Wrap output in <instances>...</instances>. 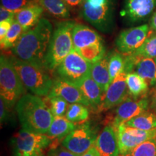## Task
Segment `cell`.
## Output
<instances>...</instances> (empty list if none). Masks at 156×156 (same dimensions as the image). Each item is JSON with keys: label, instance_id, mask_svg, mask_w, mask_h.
Returning <instances> with one entry per match:
<instances>
[{"label": "cell", "instance_id": "25", "mask_svg": "<svg viewBox=\"0 0 156 156\" xmlns=\"http://www.w3.org/2000/svg\"><path fill=\"white\" fill-rule=\"evenodd\" d=\"M124 124L145 131L155 130L156 129V115L151 111H146Z\"/></svg>", "mask_w": 156, "mask_h": 156}, {"label": "cell", "instance_id": "23", "mask_svg": "<svg viewBox=\"0 0 156 156\" xmlns=\"http://www.w3.org/2000/svg\"><path fill=\"white\" fill-rule=\"evenodd\" d=\"M134 70L151 86L156 85V62L151 58H142L137 62Z\"/></svg>", "mask_w": 156, "mask_h": 156}, {"label": "cell", "instance_id": "32", "mask_svg": "<svg viewBox=\"0 0 156 156\" xmlns=\"http://www.w3.org/2000/svg\"><path fill=\"white\" fill-rule=\"evenodd\" d=\"M134 54L141 58H156V34L151 35Z\"/></svg>", "mask_w": 156, "mask_h": 156}, {"label": "cell", "instance_id": "42", "mask_svg": "<svg viewBox=\"0 0 156 156\" xmlns=\"http://www.w3.org/2000/svg\"><path fill=\"white\" fill-rule=\"evenodd\" d=\"M34 156H46V155H45L43 153V152H42V153H40L36 154V155H35Z\"/></svg>", "mask_w": 156, "mask_h": 156}, {"label": "cell", "instance_id": "24", "mask_svg": "<svg viewBox=\"0 0 156 156\" xmlns=\"http://www.w3.org/2000/svg\"><path fill=\"white\" fill-rule=\"evenodd\" d=\"M129 94L134 98H138L147 95L148 83L136 73H130L126 75Z\"/></svg>", "mask_w": 156, "mask_h": 156}, {"label": "cell", "instance_id": "22", "mask_svg": "<svg viewBox=\"0 0 156 156\" xmlns=\"http://www.w3.org/2000/svg\"><path fill=\"white\" fill-rule=\"evenodd\" d=\"M45 11L58 19H67L70 17V7L63 0H36Z\"/></svg>", "mask_w": 156, "mask_h": 156}, {"label": "cell", "instance_id": "33", "mask_svg": "<svg viewBox=\"0 0 156 156\" xmlns=\"http://www.w3.org/2000/svg\"><path fill=\"white\" fill-rule=\"evenodd\" d=\"M33 0H1V6L15 13L28 5Z\"/></svg>", "mask_w": 156, "mask_h": 156}, {"label": "cell", "instance_id": "14", "mask_svg": "<svg viewBox=\"0 0 156 156\" xmlns=\"http://www.w3.org/2000/svg\"><path fill=\"white\" fill-rule=\"evenodd\" d=\"M126 75L127 73L122 72L111 83L104 95L101 109L108 110L119 106L129 97Z\"/></svg>", "mask_w": 156, "mask_h": 156}, {"label": "cell", "instance_id": "43", "mask_svg": "<svg viewBox=\"0 0 156 156\" xmlns=\"http://www.w3.org/2000/svg\"><path fill=\"white\" fill-rule=\"evenodd\" d=\"M155 142H156V136H155Z\"/></svg>", "mask_w": 156, "mask_h": 156}, {"label": "cell", "instance_id": "18", "mask_svg": "<svg viewBox=\"0 0 156 156\" xmlns=\"http://www.w3.org/2000/svg\"><path fill=\"white\" fill-rule=\"evenodd\" d=\"M44 9L41 5L33 0L26 7L16 13L15 20L23 27L24 31L34 28L41 19V15Z\"/></svg>", "mask_w": 156, "mask_h": 156}, {"label": "cell", "instance_id": "44", "mask_svg": "<svg viewBox=\"0 0 156 156\" xmlns=\"http://www.w3.org/2000/svg\"><path fill=\"white\" fill-rule=\"evenodd\" d=\"M155 62H156V58H155Z\"/></svg>", "mask_w": 156, "mask_h": 156}, {"label": "cell", "instance_id": "16", "mask_svg": "<svg viewBox=\"0 0 156 156\" xmlns=\"http://www.w3.org/2000/svg\"><path fill=\"white\" fill-rule=\"evenodd\" d=\"M95 146L101 156H119L120 155L118 140L112 125H107L98 136Z\"/></svg>", "mask_w": 156, "mask_h": 156}, {"label": "cell", "instance_id": "21", "mask_svg": "<svg viewBox=\"0 0 156 156\" xmlns=\"http://www.w3.org/2000/svg\"><path fill=\"white\" fill-rule=\"evenodd\" d=\"M75 127V124L70 122L66 116H54L51 125L46 134L51 140H64Z\"/></svg>", "mask_w": 156, "mask_h": 156}, {"label": "cell", "instance_id": "17", "mask_svg": "<svg viewBox=\"0 0 156 156\" xmlns=\"http://www.w3.org/2000/svg\"><path fill=\"white\" fill-rule=\"evenodd\" d=\"M74 49L79 50L93 45L101 44L103 41L96 31L82 24H76L73 30Z\"/></svg>", "mask_w": 156, "mask_h": 156}, {"label": "cell", "instance_id": "41", "mask_svg": "<svg viewBox=\"0 0 156 156\" xmlns=\"http://www.w3.org/2000/svg\"><path fill=\"white\" fill-rule=\"evenodd\" d=\"M150 26H151V28L152 30L156 31V11L152 15Z\"/></svg>", "mask_w": 156, "mask_h": 156}, {"label": "cell", "instance_id": "29", "mask_svg": "<svg viewBox=\"0 0 156 156\" xmlns=\"http://www.w3.org/2000/svg\"><path fill=\"white\" fill-rule=\"evenodd\" d=\"M44 101L54 116H63L69 106V103L59 97L46 96Z\"/></svg>", "mask_w": 156, "mask_h": 156}, {"label": "cell", "instance_id": "31", "mask_svg": "<svg viewBox=\"0 0 156 156\" xmlns=\"http://www.w3.org/2000/svg\"><path fill=\"white\" fill-rule=\"evenodd\" d=\"M124 61H125L124 55H123L120 52L114 53L111 55L108 63V70L112 83L117 76L124 71Z\"/></svg>", "mask_w": 156, "mask_h": 156}, {"label": "cell", "instance_id": "2", "mask_svg": "<svg viewBox=\"0 0 156 156\" xmlns=\"http://www.w3.org/2000/svg\"><path fill=\"white\" fill-rule=\"evenodd\" d=\"M15 109L23 129L36 133H47L54 116L44 99L27 93L17 101Z\"/></svg>", "mask_w": 156, "mask_h": 156}, {"label": "cell", "instance_id": "5", "mask_svg": "<svg viewBox=\"0 0 156 156\" xmlns=\"http://www.w3.org/2000/svg\"><path fill=\"white\" fill-rule=\"evenodd\" d=\"M0 94L9 108L16 104L25 93L19 74L9 56L1 54L0 57Z\"/></svg>", "mask_w": 156, "mask_h": 156}, {"label": "cell", "instance_id": "6", "mask_svg": "<svg viewBox=\"0 0 156 156\" xmlns=\"http://www.w3.org/2000/svg\"><path fill=\"white\" fill-rule=\"evenodd\" d=\"M81 17L102 32H108L113 26V0H83Z\"/></svg>", "mask_w": 156, "mask_h": 156}, {"label": "cell", "instance_id": "26", "mask_svg": "<svg viewBox=\"0 0 156 156\" xmlns=\"http://www.w3.org/2000/svg\"><path fill=\"white\" fill-rule=\"evenodd\" d=\"M24 32L25 31L23 30V27L16 20H15L7 36H5L3 41L0 43L2 49H8L9 48H12Z\"/></svg>", "mask_w": 156, "mask_h": 156}, {"label": "cell", "instance_id": "11", "mask_svg": "<svg viewBox=\"0 0 156 156\" xmlns=\"http://www.w3.org/2000/svg\"><path fill=\"white\" fill-rule=\"evenodd\" d=\"M150 28L145 24L122 31L116 40L117 49L124 56L133 54L150 36Z\"/></svg>", "mask_w": 156, "mask_h": 156}, {"label": "cell", "instance_id": "28", "mask_svg": "<svg viewBox=\"0 0 156 156\" xmlns=\"http://www.w3.org/2000/svg\"><path fill=\"white\" fill-rule=\"evenodd\" d=\"M65 116L73 123L84 122L88 119V109L83 104L73 103L68 107Z\"/></svg>", "mask_w": 156, "mask_h": 156}, {"label": "cell", "instance_id": "40", "mask_svg": "<svg viewBox=\"0 0 156 156\" xmlns=\"http://www.w3.org/2000/svg\"><path fill=\"white\" fill-rule=\"evenodd\" d=\"M82 156H101L100 153L97 150L95 146H92L86 153H85Z\"/></svg>", "mask_w": 156, "mask_h": 156}, {"label": "cell", "instance_id": "12", "mask_svg": "<svg viewBox=\"0 0 156 156\" xmlns=\"http://www.w3.org/2000/svg\"><path fill=\"white\" fill-rule=\"evenodd\" d=\"M149 109L148 94L140 98L128 97L124 102L119 105L116 111V116L113 120L112 126L124 124Z\"/></svg>", "mask_w": 156, "mask_h": 156}, {"label": "cell", "instance_id": "10", "mask_svg": "<svg viewBox=\"0 0 156 156\" xmlns=\"http://www.w3.org/2000/svg\"><path fill=\"white\" fill-rule=\"evenodd\" d=\"M118 140L120 155H124L132 151L134 147L147 140L155 139L156 129L145 131L132 127L126 124L113 126Z\"/></svg>", "mask_w": 156, "mask_h": 156}, {"label": "cell", "instance_id": "15", "mask_svg": "<svg viewBox=\"0 0 156 156\" xmlns=\"http://www.w3.org/2000/svg\"><path fill=\"white\" fill-rule=\"evenodd\" d=\"M47 96L59 97L71 104L80 103L85 106L90 107V103L77 85L62 80L58 77L54 80L53 87Z\"/></svg>", "mask_w": 156, "mask_h": 156}, {"label": "cell", "instance_id": "7", "mask_svg": "<svg viewBox=\"0 0 156 156\" xmlns=\"http://www.w3.org/2000/svg\"><path fill=\"white\" fill-rule=\"evenodd\" d=\"M51 142L47 134L22 128L11 139L12 156H34L49 147Z\"/></svg>", "mask_w": 156, "mask_h": 156}, {"label": "cell", "instance_id": "3", "mask_svg": "<svg viewBox=\"0 0 156 156\" xmlns=\"http://www.w3.org/2000/svg\"><path fill=\"white\" fill-rule=\"evenodd\" d=\"M75 23L67 20L58 23L54 30L45 57L46 69L54 71L73 50V30Z\"/></svg>", "mask_w": 156, "mask_h": 156}, {"label": "cell", "instance_id": "36", "mask_svg": "<svg viewBox=\"0 0 156 156\" xmlns=\"http://www.w3.org/2000/svg\"><path fill=\"white\" fill-rule=\"evenodd\" d=\"M9 107L5 103L3 98L0 99V119H1V124H5L9 119Z\"/></svg>", "mask_w": 156, "mask_h": 156}, {"label": "cell", "instance_id": "37", "mask_svg": "<svg viewBox=\"0 0 156 156\" xmlns=\"http://www.w3.org/2000/svg\"><path fill=\"white\" fill-rule=\"evenodd\" d=\"M15 15H16V13L6 9L2 6H1V7H0V22L8 20L11 19H15Z\"/></svg>", "mask_w": 156, "mask_h": 156}, {"label": "cell", "instance_id": "30", "mask_svg": "<svg viewBox=\"0 0 156 156\" xmlns=\"http://www.w3.org/2000/svg\"><path fill=\"white\" fill-rule=\"evenodd\" d=\"M119 156H156V142L151 139L142 142L129 153Z\"/></svg>", "mask_w": 156, "mask_h": 156}, {"label": "cell", "instance_id": "9", "mask_svg": "<svg viewBox=\"0 0 156 156\" xmlns=\"http://www.w3.org/2000/svg\"><path fill=\"white\" fill-rule=\"evenodd\" d=\"M98 138L97 131L88 122L76 126L64 138L62 145L78 156H82L94 145Z\"/></svg>", "mask_w": 156, "mask_h": 156}, {"label": "cell", "instance_id": "27", "mask_svg": "<svg viewBox=\"0 0 156 156\" xmlns=\"http://www.w3.org/2000/svg\"><path fill=\"white\" fill-rule=\"evenodd\" d=\"M78 53L90 63H95L106 55V48L103 43L88 46L78 51Z\"/></svg>", "mask_w": 156, "mask_h": 156}, {"label": "cell", "instance_id": "1", "mask_svg": "<svg viewBox=\"0 0 156 156\" xmlns=\"http://www.w3.org/2000/svg\"><path fill=\"white\" fill-rule=\"evenodd\" d=\"M53 32L51 23L43 17L34 28L23 33L12 51L20 59L45 68V57Z\"/></svg>", "mask_w": 156, "mask_h": 156}, {"label": "cell", "instance_id": "20", "mask_svg": "<svg viewBox=\"0 0 156 156\" xmlns=\"http://www.w3.org/2000/svg\"><path fill=\"white\" fill-rule=\"evenodd\" d=\"M110 56V54H106L101 59L93 63L91 66V77L98 84L103 94H106L109 85L112 83L108 70Z\"/></svg>", "mask_w": 156, "mask_h": 156}, {"label": "cell", "instance_id": "38", "mask_svg": "<svg viewBox=\"0 0 156 156\" xmlns=\"http://www.w3.org/2000/svg\"><path fill=\"white\" fill-rule=\"evenodd\" d=\"M149 98V109L156 115V86H154L148 94Z\"/></svg>", "mask_w": 156, "mask_h": 156}, {"label": "cell", "instance_id": "13", "mask_svg": "<svg viewBox=\"0 0 156 156\" xmlns=\"http://www.w3.org/2000/svg\"><path fill=\"white\" fill-rule=\"evenodd\" d=\"M155 8L156 0H124L121 15L128 23H139L147 20Z\"/></svg>", "mask_w": 156, "mask_h": 156}, {"label": "cell", "instance_id": "34", "mask_svg": "<svg viewBox=\"0 0 156 156\" xmlns=\"http://www.w3.org/2000/svg\"><path fill=\"white\" fill-rule=\"evenodd\" d=\"M46 156H78L74 154L72 152L68 151L63 146H59V147L54 148V149H49L47 153Z\"/></svg>", "mask_w": 156, "mask_h": 156}, {"label": "cell", "instance_id": "35", "mask_svg": "<svg viewBox=\"0 0 156 156\" xmlns=\"http://www.w3.org/2000/svg\"><path fill=\"white\" fill-rule=\"evenodd\" d=\"M15 20V18L0 22V43L3 41L5 36H7V33H8L9 28H11Z\"/></svg>", "mask_w": 156, "mask_h": 156}, {"label": "cell", "instance_id": "4", "mask_svg": "<svg viewBox=\"0 0 156 156\" xmlns=\"http://www.w3.org/2000/svg\"><path fill=\"white\" fill-rule=\"evenodd\" d=\"M19 74L25 88L34 95L47 96L51 90L54 80L46 73L45 68L20 59L16 56H9Z\"/></svg>", "mask_w": 156, "mask_h": 156}, {"label": "cell", "instance_id": "8", "mask_svg": "<svg viewBox=\"0 0 156 156\" xmlns=\"http://www.w3.org/2000/svg\"><path fill=\"white\" fill-rule=\"evenodd\" d=\"M92 64L85 60L77 51L69 54L56 69L58 78L77 85L85 77L90 75Z\"/></svg>", "mask_w": 156, "mask_h": 156}, {"label": "cell", "instance_id": "39", "mask_svg": "<svg viewBox=\"0 0 156 156\" xmlns=\"http://www.w3.org/2000/svg\"><path fill=\"white\" fill-rule=\"evenodd\" d=\"M70 8H75L79 6H81L83 2V0H63Z\"/></svg>", "mask_w": 156, "mask_h": 156}, {"label": "cell", "instance_id": "19", "mask_svg": "<svg viewBox=\"0 0 156 156\" xmlns=\"http://www.w3.org/2000/svg\"><path fill=\"white\" fill-rule=\"evenodd\" d=\"M77 86L81 90L84 96L90 104V107L94 109L101 108L103 98V93L96 82L91 75L85 77Z\"/></svg>", "mask_w": 156, "mask_h": 156}]
</instances>
